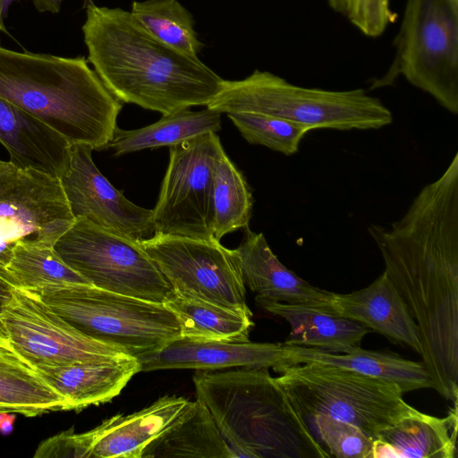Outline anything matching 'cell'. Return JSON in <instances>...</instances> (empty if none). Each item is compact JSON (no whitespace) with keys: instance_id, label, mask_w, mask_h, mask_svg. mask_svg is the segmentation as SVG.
<instances>
[{"instance_id":"1","label":"cell","mask_w":458,"mask_h":458,"mask_svg":"<svg viewBox=\"0 0 458 458\" xmlns=\"http://www.w3.org/2000/svg\"><path fill=\"white\" fill-rule=\"evenodd\" d=\"M368 232L405 301L433 388L458 396V153L389 227Z\"/></svg>"},{"instance_id":"2","label":"cell","mask_w":458,"mask_h":458,"mask_svg":"<svg viewBox=\"0 0 458 458\" xmlns=\"http://www.w3.org/2000/svg\"><path fill=\"white\" fill-rule=\"evenodd\" d=\"M88 61L119 100L168 114L207 106L224 79L199 58L163 44L121 8L86 5Z\"/></svg>"},{"instance_id":"3","label":"cell","mask_w":458,"mask_h":458,"mask_svg":"<svg viewBox=\"0 0 458 458\" xmlns=\"http://www.w3.org/2000/svg\"><path fill=\"white\" fill-rule=\"evenodd\" d=\"M0 98L35 115L71 145L105 149L117 128L120 101L84 56L19 52L0 43Z\"/></svg>"},{"instance_id":"4","label":"cell","mask_w":458,"mask_h":458,"mask_svg":"<svg viewBox=\"0 0 458 458\" xmlns=\"http://www.w3.org/2000/svg\"><path fill=\"white\" fill-rule=\"evenodd\" d=\"M192 380L234 458H329L268 369L197 370Z\"/></svg>"},{"instance_id":"5","label":"cell","mask_w":458,"mask_h":458,"mask_svg":"<svg viewBox=\"0 0 458 458\" xmlns=\"http://www.w3.org/2000/svg\"><path fill=\"white\" fill-rule=\"evenodd\" d=\"M206 106L221 114L274 115L310 130H375L393 122L392 112L363 89L307 88L259 70L242 80H224L220 91Z\"/></svg>"},{"instance_id":"6","label":"cell","mask_w":458,"mask_h":458,"mask_svg":"<svg viewBox=\"0 0 458 458\" xmlns=\"http://www.w3.org/2000/svg\"><path fill=\"white\" fill-rule=\"evenodd\" d=\"M76 329L136 358L182 336L176 316L165 303L100 289L92 284L35 292Z\"/></svg>"},{"instance_id":"7","label":"cell","mask_w":458,"mask_h":458,"mask_svg":"<svg viewBox=\"0 0 458 458\" xmlns=\"http://www.w3.org/2000/svg\"><path fill=\"white\" fill-rule=\"evenodd\" d=\"M386 72L370 89L399 76L458 114V0H406Z\"/></svg>"},{"instance_id":"8","label":"cell","mask_w":458,"mask_h":458,"mask_svg":"<svg viewBox=\"0 0 458 458\" xmlns=\"http://www.w3.org/2000/svg\"><path fill=\"white\" fill-rule=\"evenodd\" d=\"M276 377L305 420L326 414L377 435L415 410L394 384L344 369L305 363L284 368Z\"/></svg>"},{"instance_id":"9","label":"cell","mask_w":458,"mask_h":458,"mask_svg":"<svg viewBox=\"0 0 458 458\" xmlns=\"http://www.w3.org/2000/svg\"><path fill=\"white\" fill-rule=\"evenodd\" d=\"M53 248L100 289L160 303L174 293L140 242L86 219H75Z\"/></svg>"},{"instance_id":"10","label":"cell","mask_w":458,"mask_h":458,"mask_svg":"<svg viewBox=\"0 0 458 458\" xmlns=\"http://www.w3.org/2000/svg\"><path fill=\"white\" fill-rule=\"evenodd\" d=\"M224 151L216 132L169 147V163L152 209L155 233L214 237V171Z\"/></svg>"},{"instance_id":"11","label":"cell","mask_w":458,"mask_h":458,"mask_svg":"<svg viewBox=\"0 0 458 458\" xmlns=\"http://www.w3.org/2000/svg\"><path fill=\"white\" fill-rule=\"evenodd\" d=\"M174 294L203 300L252 315L237 249L216 238L154 233L140 242Z\"/></svg>"},{"instance_id":"12","label":"cell","mask_w":458,"mask_h":458,"mask_svg":"<svg viewBox=\"0 0 458 458\" xmlns=\"http://www.w3.org/2000/svg\"><path fill=\"white\" fill-rule=\"evenodd\" d=\"M74 220L58 178L0 160V265L18 242L53 247Z\"/></svg>"},{"instance_id":"13","label":"cell","mask_w":458,"mask_h":458,"mask_svg":"<svg viewBox=\"0 0 458 458\" xmlns=\"http://www.w3.org/2000/svg\"><path fill=\"white\" fill-rule=\"evenodd\" d=\"M2 321L12 347L35 368L128 355L121 349L87 336L37 293L25 289L13 288L3 310Z\"/></svg>"},{"instance_id":"14","label":"cell","mask_w":458,"mask_h":458,"mask_svg":"<svg viewBox=\"0 0 458 458\" xmlns=\"http://www.w3.org/2000/svg\"><path fill=\"white\" fill-rule=\"evenodd\" d=\"M92 150L85 144L71 145L69 165L59 178L73 217L139 242L153 236L152 209L131 202L114 188L94 164Z\"/></svg>"},{"instance_id":"15","label":"cell","mask_w":458,"mask_h":458,"mask_svg":"<svg viewBox=\"0 0 458 458\" xmlns=\"http://www.w3.org/2000/svg\"><path fill=\"white\" fill-rule=\"evenodd\" d=\"M191 401L164 395L129 415H114L95 428L76 434L81 457L141 458L147 445L174 424Z\"/></svg>"},{"instance_id":"16","label":"cell","mask_w":458,"mask_h":458,"mask_svg":"<svg viewBox=\"0 0 458 458\" xmlns=\"http://www.w3.org/2000/svg\"><path fill=\"white\" fill-rule=\"evenodd\" d=\"M138 360L140 372L227 368H272L279 372L284 365V355L282 344L196 341L181 336Z\"/></svg>"},{"instance_id":"17","label":"cell","mask_w":458,"mask_h":458,"mask_svg":"<svg viewBox=\"0 0 458 458\" xmlns=\"http://www.w3.org/2000/svg\"><path fill=\"white\" fill-rule=\"evenodd\" d=\"M237 250L244 284L256 297L330 310L334 293L311 285L288 269L274 254L262 233L245 227Z\"/></svg>"},{"instance_id":"18","label":"cell","mask_w":458,"mask_h":458,"mask_svg":"<svg viewBox=\"0 0 458 458\" xmlns=\"http://www.w3.org/2000/svg\"><path fill=\"white\" fill-rule=\"evenodd\" d=\"M0 142L18 168L60 178L67 169L71 144L55 129L0 98Z\"/></svg>"},{"instance_id":"19","label":"cell","mask_w":458,"mask_h":458,"mask_svg":"<svg viewBox=\"0 0 458 458\" xmlns=\"http://www.w3.org/2000/svg\"><path fill=\"white\" fill-rule=\"evenodd\" d=\"M330 310L421 352L416 323L385 271L365 288L350 293H334Z\"/></svg>"},{"instance_id":"20","label":"cell","mask_w":458,"mask_h":458,"mask_svg":"<svg viewBox=\"0 0 458 458\" xmlns=\"http://www.w3.org/2000/svg\"><path fill=\"white\" fill-rule=\"evenodd\" d=\"M35 369L63 398L65 411H81L110 402L135 374L140 372L139 360L129 355Z\"/></svg>"},{"instance_id":"21","label":"cell","mask_w":458,"mask_h":458,"mask_svg":"<svg viewBox=\"0 0 458 458\" xmlns=\"http://www.w3.org/2000/svg\"><path fill=\"white\" fill-rule=\"evenodd\" d=\"M438 418L415 409L381 430L371 458H454L457 456V408Z\"/></svg>"},{"instance_id":"22","label":"cell","mask_w":458,"mask_h":458,"mask_svg":"<svg viewBox=\"0 0 458 458\" xmlns=\"http://www.w3.org/2000/svg\"><path fill=\"white\" fill-rule=\"evenodd\" d=\"M282 345L284 365L281 370L291 365L318 363L390 382L396 385L403 394L433 388V382L422 362L395 354L363 350L360 346L340 354L311 347Z\"/></svg>"},{"instance_id":"23","label":"cell","mask_w":458,"mask_h":458,"mask_svg":"<svg viewBox=\"0 0 458 458\" xmlns=\"http://www.w3.org/2000/svg\"><path fill=\"white\" fill-rule=\"evenodd\" d=\"M261 309L284 318L291 332L284 344L348 352L360 346L371 330L363 324L326 309L255 298Z\"/></svg>"},{"instance_id":"24","label":"cell","mask_w":458,"mask_h":458,"mask_svg":"<svg viewBox=\"0 0 458 458\" xmlns=\"http://www.w3.org/2000/svg\"><path fill=\"white\" fill-rule=\"evenodd\" d=\"M234 458L208 409L190 402L182 415L144 449L141 458Z\"/></svg>"},{"instance_id":"25","label":"cell","mask_w":458,"mask_h":458,"mask_svg":"<svg viewBox=\"0 0 458 458\" xmlns=\"http://www.w3.org/2000/svg\"><path fill=\"white\" fill-rule=\"evenodd\" d=\"M0 404L27 417L65 411L63 398L10 344H0Z\"/></svg>"},{"instance_id":"26","label":"cell","mask_w":458,"mask_h":458,"mask_svg":"<svg viewBox=\"0 0 458 458\" xmlns=\"http://www.w3.org/2000/svg\"><path fill=\"white\" fill-rule=\"evenodd\" d=\"M221 129V113L189 108L164 114L157 122L136 130L116 128L106 148H112L119 157L146 148L171 147Z\"/></svg>"},{"instance_id":"27","label":"cell","mask_w":458,"mask_h":458,"mask_svg":"<svg viewBox=\"0 0 458 458\" xmlns=\"http://www.w3.org/2000/svg\"><path fill=\"white\" fill-rule=\"evenodd\" d=\"M165 304L176 316L182 336L196 341L250 340L252 315L174 293Z\"/></svg>"},{"instance_id":"28","label":"cell","mask_w":458,"mask_h":458,"mask_svg":"<svg viewBox=\"0 0 458 458\" xmlns=\"http://www.w3.org/2000/svg\"><path fill=\"white\" fill-rule=\"evenodd\" d=\"M5 269L15 287L31 292L90 284L71 268L50 246L16 243Z\"/></svg>"},{"instance_id":"29","label":"cell","mask_w":458,"mask_h":458,"mask_svg":"<svg viewBox=\"0 0 458 458\" xmlns=\"http://www.w3.org/2000/svg\"><path fill=\"white\" fill-rule=\"evenodd\" d=\"M131 13L154 38L182 55L198 58L204 47L192 14L178 0L133 1Z\"/></svg>"},{"instance_id":"30","label":"cell","mask_w":458,"mask_h":458,"mask_svg":"<svg viewBox=\"0 0 458 458\" xmlns=\"http://www.w3.org/2000/svg\"><path fill=\"white\" fill-rule=\"evenodd\" d=\"M252 205L243 174L224 151L214 171V238L220 241L225 234L249 226Z\"/></svg>"},{"instance_id":"31","label":"cell","mask_w":458,"mask_h":458,"mask_svg":"<svg viewBox=\"0 0 458 458\" xmlns=\"http://www.w3.org/2000/svg\"><path fill=\"white\" fill-rule=\"evenodd\" d=\"M227 115L248 142L285 156L295 154L303 137L311 131L294 122L260 113L235 112Z\"/></svg>"},{"instance_id":"32","label":"cell","mask_w":458,"mask_h":458,"mask_svg":"<svg viewBox=\"0 0 458 458\" xmlns=\"http://www.w3.org/2000/svg\"><path fill=\"white\" fill-rule=\"evenodd\" d=\"M307 420L310 433L329 457L371 458L374 439L357 426L326 414Z\"/></svg>"},{"instance_id":"33","label":"cell","mask_w":458,"mask_h":458,"mask_svg":"<svg viewBox=\"0 0 458 458\" xmlns=\"http://www.w3.org/2000/svg\"><path fill=\"white\" fill-rule=\"evenodd\" d=\"M328 6L363 36L381 37L397 19L391 0H326Z\"/></svg>"},{"instance_id":"34","label":"cell","mask_w":458,"mask_h":458,"mask_svg":"<svg viewBox=\"0 0 458 458\" xmlns=\"http://www.w3.org/2000/svg\"><path fill=\"white\" fill-rule=\"evenodd\" d=\"M15 286L11 282L5 267L0 265V344H9V339L2 321V312L5 304L10 301Z\"/></svg>"},{"instance_id":"35","label":"cell","mask_w":458,"mask_h":458,"mask_svg":"<svg viewBox=\"0 0 458 458\" xmlns=\"http://www.w3.org/2000/svg\"><path fill=\"white\" fill-rule=\"evenodd\" d=\"M63 0H32L34 6L38 12H50L57 13L60 11V4ZM85 6L92 3L91 0H84Z\"/></svg>"},{"instance_id":"36","label":"cell","mask_w":458,"mask_h":458,"mask_svg":"<svg viewBox=\"0 0 458 458\" xmlns=\"http://www.w3.org/2000/svg\"><path fill=\"white\" fill-rule=\"evenodd\" d=\"M15 414V412L11 411L0 412V432L3 435L10 434L13 431Z\"/></svg>"},{"instance_id":"37","label":"cell","mask_w":458,"mask_h":458,"mask_svg":"<svg viewBox=\"0 0 458 458\" xmlns=\"http://www.w3.org/2000/svg\"><path fill=\"white\" fill-rule=\"evenodd\" d=\"M15 0H0V31L7 33L4 19L7 14L10 4Z\"/></svg>"},{"instance_id":"38","label":"cell","mask_w":458,"mask_h":458,"mask_svg":"<svg viewBox=\"0 0 458 458\" xmlns=\"http://www.w3.org/2000/svg\"><path fill=\"white\" fill-rule=\"evenodd\" d=\"M1 411H11L9 408H7L6 406L3 405V404H0V412ZM12 412V411H11Z\"/></svg>"}]
</instances>
